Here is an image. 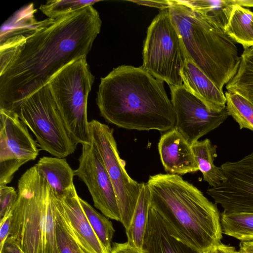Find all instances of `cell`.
Masks as SVG:
<instances>
[{
  "mask_svg": "<svg viewBox=\"0 0 253 253\" xmlns=\"http://www.w3.org/2000/svg\"><path fill=\"white\" fill-rule=\"evenodd\" d=\"M110 253H149L145 250L141 251L130 246L127 242L123 243H113Z\"/></svg>",
  "mask_w": 253,
  "mask_h": 253,
  "instance_id": "cell-32",
  "label": "cell"
},
{
  "mask_svg": "<svg viewBox=\"0 0 253 253\" xmlns=\"http://www.w3.org/2000/svg\"><path fill=\"white\" fill-rule=\"evenodd\" d=\"M54 194L56 205L71 234L83 252L108 253L94 232L83 211L75 186L61 196H57L54 192Z\"/></svg>",
  "mask_w": 253,
  "mask_h": 253,
  "instance_id": "cell-14",
  "label": "cell"
},
{
  "mask_svg": "<svg viewBox=\"0 0 253 253\" xmlns=\"http://www.w3.org/2000/svg\"><path fill=\"white\" fill-rule=\"evenodd\" d=\"M94 80L84 56L63 68L47 84L65 124L78 144L90 143L87 104Z\"/></svg>",
  "mask_w": 253,
  "mask_h": 253,
  "instance_id": "cell-6",
  "label": "cell"
},
{
  "mask_svg": "<svg viewBox=\"0 0 253 253\" xmlns=\"http://www.w3.org/2000/svg\"><path fill=\"white\" fill-rule=\"evenodd\" d=\"M237 253H243L239 250L238 251Z\"/></svg>",
  "mask_w": 253,
  "mask_h": 253,
  "instance_id": "cell-38",
  "label": "cell"
},
{
  "mask_svg": "<svg viewBox=\"0 0 253 253\" xmlns=\"http://www.w3.org/2000/svg\"><path fill=\"white\" fill-rule=\"evenodd\" d=\"M169 1L170 15L187 58L223 91L240 65L235 42L224 28L185 0Z\"/></svg>",
  "mask_w": 253,
  "mask_h": 253,
  "instance_id": "cell-4",
  "label": "cell"
},
{
  "mask_svg": "<svg viewBox=\"0 0 253 253\" xmlns=\"http://www.w3.org/2000/svg\"><path fill=\"white\" fill-rule=\"evenodd\" d=\"M83 211L94 232L108 253L112 249L111 242L115 233L112 222L96 211L86 201L79 197Z\"/></svg>",
  "mask_w": 253,
  "mask_h": 253,
  "instance_id": "cell-24",
  "label": "cell"
},
{
  "mask_svg": "<svg viewBox=\"0 0 253 253\" xmlns=\"http://www.w3.org/2000/svg\"><path fill=\"white\" fill-rule=\"evenodd\" d=\"M236 74L226 84L227 91L241 95L253 105V47L244 49Z\"/></svg>",
  "mask_w": 253,
  "mask_h": 253,
  "instance_id": "cell-22",
  "label": "cell"
},
{
  "mask_svg": "<svg viewBox=\"0 0 253 253\" xmlns=\"http://www.w3.org/2000/svg\"><path fill=\"white\" fill-rule=\"evenodd\" d=\"M100 0H48L40 6L41 11L48 18H55L83 7L92 5Z\"/></svg>",
  "mask_w": 253,
  "mask_h": 253,
  "instance_id": "cell-27",
  "label": "cell"
},
{
  "mask_svg": "<svg viewBox=\"0 0 253 253\" xmlns=\"http://www.w3.org/2000/svg\"><path fill=\"white\" fill-rule=\"evenodd\" d=\"M15 113L36 137L38 146L64 158L78 144L70 134L47 84L26 98Z\"/></svg>",
  "mask_w": 253,
  "mask_h": 253,
  "instance_id": "cell-8",
  "label": "cell"
},
{
  "mask_svg": "<svg viewBox=\"0 0 253 253\" xmlns=\"http://www.w3.org/2000/svg\"><path fill=\"white\" fill-rule=\"evenodd\" d=\"M137 4L149 6L159 8L161 10L169 8V0H129Z\"/></svg>",
  "mask_w": 253,
  "mask_h": 253,
  "instance_id": "cell-33",
  "label": "cell"
},
{
  "mask_svg": "<svg viewBox=\"0 0 253 253\" xmlns=\"http://www.w3.org/2000/svg\"><path fill=\"white\" fill-rule=\"evenodd\" d=\"M143 249L149 253H203L174 237L161 216L151 207Z\"/></svg>",
  "mask_w": 253,
  "mask_h": 253,
  "instance_id": "cell-17",
  "label": "cell"
},
{
  "mask_svg": "<svg viewBox=\"0 0 253 253\" xmlns=\"http://www.w3.org/2000/svg\"><path fill=\"white\" fill-rule=\"evenodd\" d=\"M11 221V211L0 220V249L9 235Z\"/></svg>",
  "mask_w": 253,
  "mask_h": 253,
  "instance_id": "cell-31",
  "label": "cell"
},
{
  "mask_svg": "<svg viewBox=\"0 0 253 253\" xmlns=\"http://www.w3.org/2000/svg\"><path fill=\"white\" fill-rule=\"evenodd\" d=\"M98 12L89 5L38 21L26 36L0 46V109L17 111L63 68L86 56L100 31Z\"/></svg>",
  "mask_w": 253,
  "mask_h": 253,
  "instance_id": "cell-1",
  "label": "cell"
},
{
  "mask_svg": "<svg viewBox=\"0 0 253 253\" xmlns=\"http://www.w3.org/2000/svg\"><path fill=\"white\" fill-rule=\"evenodd\" d=\"M220 168L226 179L207 193L228 212H253V151Z\"/></svg>",
  "mask_w": 253,
  "mask_h": 253,
  "instance_id": "cell-12",
  "label": "cell"
},
{
  "mask_svg": "<svg viewBox=\"0 0 253 253\" xmlns=\"http://www.w3.org/2000/svg\"><path fill=\"white\" fill-rule=\"evenodd\" d=\"M88 128L90 140L102 158L113 186L120 222L126 229L130 224L143 182L138 183L127 173L126 163L119 155L113 128L95 120L89 122Z\"/></svg>",
  "mask_w": 253,
  "mask_h": 253,
  "instance_id": "cell-9",
  "label": "cell"
},
{
  "mask_svg": "<svg viewBox=\"0 0 253 253\" xmlns=\"http://www.w3.org/2000/svg\"><path fill=\"white\" fill-rule=\"evenodd\" d=\"M147 184L150 207L174 237L201 253L221 243L220 214L216 204L196 186L169 173L150 175Z\"/></svg>",
  "mask_w": 253,
  "mask_h": 253,
  "instance_id": "cell-3",
  "label": "cell"
},
{
  "mask_svg": "<svg viewBox=\"0 0 253 253\" xmlns=\"http://www.w3.org/2000/svg\"><path fill=\"white\" fill-rule=\"evenodd\" d=\"M51 189L44 220V253H60L56 234L54 195Z\"/></svg>",
  "mask_w": 253,
  "mask_h": 253,
  "instance_id": "cell-29",
  "label": "cell"
},
{
  "mask_svg": "<svg viewBox=\"0 0 253 253\" xmlns=\"http://www.w3.org/2000/svg\"><path fill=\"white\" fill-rule=\"evenodd\" d=\"M222 233L241 242H253V212H228L220 214Z\"/></svg>",
  "mask_w": 253,
  "mask_h": 253,
  "instance_id": "cell-23",
  "label": "cell"
},
{
  "mask_svg": "<svg viewBox=\"0 0 253 253\" xmlns=\"http://www.w3.org/2000/svg\"><path fill=\"white\" fill-rule=\"evenodd\" d=\"M203 253H217L216 247L211 248L204 252Z\"/></svg>",
  "mask_w": 253,
  "mask_h": 253,
  "instance_id": "cell-37",
  "label": "cell"
},
{
  "mask_svg": "<svg viewBox=\"0 0 253 253\" xmlns=\"http://www.w3.org/2000/svg\"><path fill=\"white\" fill-rule=\"evenodd\" d=\"M141 66L169 86L183 84L181 71L187 55L169 8L161 10L148 28Z\"/></svg>",
  "mask_w": 253,
  "mask_h": 253,
  "instance_id": "cell-7",
  "label": "cell"
},
{
  "mask_svg": "<svg viewBox=\"0 0 253 253\" xmlns=\"http://www.w3.org/2000/svg\"><path fill=\"white\" fill-rule=\"evenodd\" d=\"M150 195L147 183L143 182L141 191L129 227L126 229L127 243L143 251L144 237L150 208Z\"/></svg>",
  "mask_w": 253,
  "mask_h": 253,
  "instance_id": "cell-20",
  "label": "cell"
},
{
  "mask_svg": "<svg viewBox=\"0 0 253 253\" xmlns=\"http://www.w3.org/2000/svg\"><path fill=\"white\" fill-rule=\"evenodd\" d=\"M51 190L35 165L18 180L8 237L24 253H44V220Z\"/></svg>",
  "mask_w": 253,
  "mask_h": 253,
  "instance_id": "cell-5",
  "label": "cell"
},
{
  "mask_svg": "<svg viewBox=\"0 0 253 253\" xmlns=\"http://www.w3.org/2000/svg\"><path fill=\"white\" fill-rule=\"evenodd\" d=\"M224 31L244 49L253 47V12L234 3Z\"/></svg>",
  "mask_w": 253,
  "mask_h": 253,
  "instance_id": "cell-21",
  "label": "cell"
},
{
  "mask_svg": "<svg viewBox=\"0 0 253 253\" xmlns=\"http://www.w3.org/2000/svg\"><path fill=\"white\" fill-rule=\"evenodd\" d=\"M217 253H237L235 248L229 245L220 243L216 246Z\"/></svg>",
  "mask_w": 253,
  "mask_h": 253,
  "instance_id": "cell-35",
  "label": "cell"
},
{
  "mask_svg": "<svg viewBox=\"0 0 253 253\" xmlns=\"http://www.w3.org/2000/svg\"><path fill=\"white\" fill-rule=\"evenodd\" d=\"M183 85L211 110L219 112L226 107V97L218 87L187 57L181 71Z\"/></svg>",
  "mask_w": 253,
  "mask_h": 253,
  "instance_id": "cell-16",
  "label": "cell"
},
{
  "mask_svg": "<svg viewBox=\"0 0 253 253\" xmlns=\"http://www.w3.org/2000/svg\"><path fill=\"white\" fill-rule=\"evenodd\" d=\"M0 253H24L21 249L9 237L6 239Z\"/></svg>",
  "mask_w": 253,
  "mask_h": 253,
  "instance_id": "cell-34",
  "label": "cell"
},
{
  "mask_svg": "<svg viewBox=\"0 0 253 253\" xmlns=\"http://www.w3.org/2000/svg\"><path fill=\"white\" fill-rule=\"evenodd\" d=\"M158 148L167 173L180 175L199 170L191 145L174 127L161 136Z\"/></svg>",
  "mask_w": 253,
  "mask_h": 253,
  "instance_id": "cell-15",
  "label": "cell"
},
{
  "mask_svg": "<svg viewBox=\"0 0 253 253\" xmlns=\"http://www.w3.org/2000/svg\"><path fill=\"white\" fill-rule=\"evenodd\" d=\"M185 1L212 19L224 29L228 22L234 4L233 0H192Z\"/></svg>",
  "mask_w": 253,
  "mask_h": 253,
  "instance_id": "cell-26",
  "label": "cell"
},
{
  "mask_svg": "<svg viewBox=\"0 0 253 253\" xmlns=\"http://www.w3.org/2000/svg\"><path fill=\"white\" fill-rule=\"evenodd\" d=\"M195 162L203 180L211 187H215L226 180V178L220 167L214 164L217 156V146L211 143L209 139L197 141L191 145Z\"/></svg>",
  "mask_w": 253,
  "mask_h": 253,
  "instance_id": "cell-19",
  "label": "cell"
},
{
  "mask_svg": "<svg viewBox=\"0 0 253 253\" xmlns=\"http://www.w3.org/2000/svg\"><path fill=\"white\" fill-rule=\"evenodd\" d=\"M35 166L57 196L64 195L75 187V171L65 159L44 156Z\"/></svg>",
  "mask_w": 253,
  "mask_h": 253,
  "instance_id": "cell-18",
  "label": "cell"
},
{
  "mask_svg": "<svg viewBox=\"0 0 253 253\" xmlns=\"http://www.w3.org/2000/svg\"><path fill=\"white\" fill-rule=\"evenodd\" d=\"M239 247L243 253H253V242H241Z\"/></svg>",
  "mask_w": 253,
  "mask_h": 253,
  "instance_id": "cell-36",
  "label": "cell"
},
{
  "mask_svg": "<svg viewBox=\"0 0 253 253\" xmlns=\"http://www.w3.org/2000/svg\"><path fill=\"white\" fill-rule=\"evenodd\" d=\"M38 147L17 114L0 109V185L10 183L21 166L36 159Z\"/></svg>",
  "mask_w": 253,
  "mask_h": 253,
  "instance_id": "cell-10",
  "label": "cell"
},
{
  "mask_svg": "<svg viewBox=\"0 0 253 253\" xmlns=\"http://www.w3.org/2000/svg\"><path fill=\"white\" fill-rule=\"evenodd\" d=\"M169 88L176 116L174 127L191 145L218 127L229 116L226 107L219 112L210 110L183 84Z\"/></svg>",
  "mask_w": 253,
  "mask_h": 253,
  "instance_id": "cell-11",
  "label": "cell"
},
{
  "mask_svg": "<svg viewBox=\"0 0 253 253\" xmlns=\"http://www.w3.org/2000/svg\"><path fill=\"white\" fill-rule=\"evenodd\" d=\"M18 198V192L14 187L0 185V219L9 213Z\"/></svg>",
  "mask_w": 253,
  "mask_h": 253,
  "instance_id": "cell-30",
  "label": "cell"
},
{
  "mask_svg": "<svg viewBox=\"0 0 253 253\" xmlns=\"http://www.w3.org/2000/svg\"><path fill=\"white\" fill-rule=\"evenodd\" d=\"M54 200L56 239L60 253H84L71 234L65 220L56 205L55 196Z\"/></svg>",
  "mask_w": 253,
  "mask_h": 253,
  "instance_id": "cell-28",
  "label": "cell"
},
{
  "mask_svg": "<svg viewBox=\"0 0 253 253\" xmlns=\"http://www.w3.org/2000/svg\"><path fill=\"white\" fill-rule=\"evenodd\" d=\"M79 166L74 170L85 184L94 206L107 217L121 221L116 194L102 158L95 146L90 143L82 145Z\"/></svg>",
  "mask_w": 253,
  "mask_h": 253,
  "instance_id": "cell-13",
  "label": "cell"
},
{
  "mask_svg": "<svg viewBox=\"0 0 253 253\" xmlns=\"http://www.w3.org/2000/svg\"><path fill=\"white\" fill-rule=\"evenodd\" d=\"M96 104L105 121L119 127L166 132L175 126L164 82L142 67L120 66L101 78Z\"/></svg>",
  "mask_w": 253,
  "mask_h": 253,
  "instance_id": "cell-2",
  "label": "cell"
},
{
  "mask_svg": "<svg viewBox=\"0 0 253 253\" xmlns=\"http://www.w3.org/2000/svg\"><path fill=\"white\" fill-rule=\"evenodd\" d=\"M225 95L229 116L238 124L240 129L253 131V105L238 93L226 91Z\"/></svg>",
  "mask_w": 253,
  "mask_h": 253,
  "instance_id": "cell-25",
  "label": "cell"
}]
</instances>
